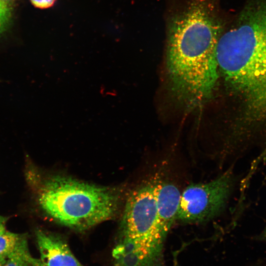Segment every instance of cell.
Returning a JSON list of instances; mask_svg holds the SVG:
<instances>
[{"label":"cell","mask_w":266,"mask_h":266,"mask_svg":"<svg viewBox=\"0 0 266 266\" xmlns=\"http://www.w3.org/2000/svg\"><path fill=\"white\" fill-rule=\"evenodd\" d=\"M155 182L150 180L130 194L124 212L123 236L163 246L166 237L158 223Z\"/></svg>","instance_id":"obj_5"},{"label":"cell","mask_w":266,"mask_h":266,"mask_svg":"<svg viewBox=\"0 0 266 266\" xmlns=\"http://www.w3.org/2000/svg\"><path fill=\"white\" fill-rule=\"evenodd\" d=\"M264 236L266 239V224L263 232Z\"/></svg>","instance_id":"obj_16"},{"label":"cell","mask_w":266,"mask_h":266,"mask_svg":"<svg viewBox=\"0 0 266 266\" xmlns=\"http://www.w3.org/2000/svg\"><path fill=\"white\" fill-rule=\"evenodd\" d=\"M119 200L114 189L61 176L46 180L38 193L39 204L47 214L78 230L110 219L117 211Z\"/></svg>","instance_id":"obj_2"},{"label":"cell","mask_w":266,"mask_h":266,"mask_svg":"<svg viewBox=\"0 0 266 266\" xmlns=\"http://www.w3.org/2000/svg\"><path fill=\"white\" fill-rule=\"evenodd\" d=\"M255 161L259 164L263 161H266V147L259 156L255 160Z\"/></svg>","instance_id":"obj_14"},{"label":"cell","mask_w":266,"mask_h":266,"mask_svg":"<svg viewBox=\"0 0 266 266\" xmlns=\"http://www.w3.org/2000/svg\"><path fill=\"white\" fill-rule=\"evenodd\" d=\"M32 4L40 9H47L54 5L56 0H30Z\"/></svg>","instance_id":"obj_12"},{"label":"cell","mask_w":266,"mask_h":266,"mask_svg":"<svg viewBox=\"0 0 266 266\" xmlns=\"http://www.w3.org/2000/svg\"><path fill=\"white\" fill-rule=\"evenodd\" d=\"M233 183L228 170L208 182L189 185L181 193L176 220L193 223L216 217L225 208Z\"/></svg>","instance_id":"obj_4"},{"label":"cell","mask_w":266,"mask_h":266,"mask_svg":"<svg viewBox=\"0 0 266 266\" xmlns=\"http://www.w3.org/2000/svg\"><path fill=\"white\" fill-rule=\"evenodd\" d=\"M44 266L40 260H36L30 255L28 247L19 250L10 255L3 266Z\"/></svg>","instance_id":"obj_10"},{"label":"cell","mask_w":266,"mask_h":266,"mask_svg":"<svg viewBox=\"0 0 266 266\" xmlns=\"http://www.w3.org/2000/svg\"><path fill=\"white\" fill-rule=\"evenodd\" d=\"M6 260L0 261V266H3Z\"/></svg>","instance_id":"obj_17"},{"label":"cell","mask_w":266,"mask_h":266,"mask_svg":"<svg viewBox=\"0 0 266 266\" xmlns=\"http://www.w3.org/2000/svg\"><path fill=\"white\" fill-rule=\"evenodd\" d=\"M219 69L256 118L266 117V0L249 2L216 45Z\"/></svg>","instance_id":"obj_1"},{"label":"cell","mask_w":266,"mask_h":266,"mask_svg":"<svg viewBox=\"0 0 266 266\" xmlns=\"http://www.w3.org/2000/svg\"><path fill=\"white\" fill-rule=\"evenodd\" d=\"M27 247L26 236L6 231L0 234V261L6 260L13 253Z\"/></svg>","instance_id":"obj_9"},{"label":"cell","mask_w":266,"mask_h":266,"mask_svg":"<svg viewBox=\"0 0 266 266\" xmlns=\"http://www.w3.org/2000/svg\"><path fill=\"white\" fill-rule=\"evenodd\" d=\"M5 218L0 216V234L4 233L7 231L5 229Z\"/></svg>","instance_id":"obj_13"},{"label":"cell","mask_w":266,"mask_h":266,"mask_svg":"<svg viewBox=\"0 0 266 266\" xmlns=\"http://www.w3.org/2000/svg\"><path fill=\"white\" fill-rule=\"evenodd\" d=\"M157 219L160 230L166 237L175 220L179 206L181 193L174 184L162 181L155 182Z\"/></svg>","instance_id":"obj_7"},{"label":"cell","mask_w":266,"mask_h":266,"mask_svg":"<svg viewBox=\"0 0 266 266\" xmlns=\"http://www.w3.org/2000/svg\"><path fill=\"white\" fill-rule=\"evenodd\" d=\"M11 8L16 0H4Z\"/></svg>","instance_id":"obj_15"},{"label":"cell","mask_w":266,"mask_h":266,"mask_svg":"<svg viewBox=\"0 0 266 266\" xmlns=\"http://www.w3.org/2000/svg\"><path fill=\"white\" fill-rule=\"evenodd\" d=\"M36 238L44 266H83L61 238L41 230L36 232Z\"/></svg>","instance_id":"obj_8"},{"label":"cell","mask_w":266,"mask_h":266,"mask_svg":"<svg viewBox=\"0 0 266 266\" xmlns=\"http://www.w3.org/2000/svg\"><path fill=\"white\" fill-rule=\"evenodd\" d=\"M226 24L221 0H181L168 12L166 54L189 57L212 55Z\"/></svg>","instance_id":"obj_3"},{"label":"cell","mask_w":266,"mask_h":266,"mask_svg":"<svg viewBox=\"0 0 266 266\" xmlns=\"http://www.w3.org/2000/svg\"><path fill=\"white\" fill-rule=\"evenodd\" d=\"M11 16L12 8L4 0H0V35L8 29Z\"/></svg>","instance_id":"obj_11"},{"label":"cell","mask_w":266,"mask_h":266,"mask_svg":"<svg viewBox=\"0 0 266 266\" xmlns=\"http://www.w3.org/2000/svg\"><path fill=\"white\" fill-rule=\"evenodd\" d=\"M162 248L123 236L113 250V266H162Z\"/></svg>","instance_id":"obj_6"}]
</instances>
